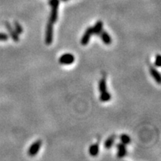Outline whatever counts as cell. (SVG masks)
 I'll use <instances>...</instances> for the list:
<instances>
[{
  "mask_svg": "<svg viewBox=\"0 0 161 161\" xmlns=\"http://www.w3.org/2000/svg\"><path fill=\"white\" fill-rule=\"evenodd\" d=\"M60 1L59 0H50L49 5L52 7L51 13H50V18L48 23L52 24H55V22L58 20V6H59Z\"/></svg>",
  "mask_w": 161,
  "mask_h": 161,
  "instance_id": "1",
  "label": "cell"
},
{
  "mask_svg": "<svg viewBox=\"0 0 161 161\" xmlns=\"http://www.w3.org/2000/svg\"><path fill=\"white\" fill-rule=\"evenodd\" d=\"M53 41V24L48 23L46 28V37H45V43L46 45L52 44Z\"/></svg>",
  "mask_w": 161,
  "mask_h": 161,
  "instance_id": "2",
  "label": "cell"
},
{
  "mask_svg": "<svg viewBox=\"0 0 161 161\" xmlns=\"http://www.w3.org/2000/svg\"><path fill=\"white\" fill-rule=\"evenodd\" d=\"M59 63L62 65H70L75 61V57L70 53H66L62 55L59 58Z\"/></svg>",
  "mask_w": 161,
  "mask_h": 161,
  "instance_id": "3",
  "label": "cell"
},
{
  "mask_svg": "<svg viewBox=\"0 0 161 161\" xmlns=\"http://www.w3.org/2000/svg\"><path fill=\"white\" fill-rule=\"evenodd\" d=\"M42 145L41 140H37L31 145L28 151V154L31 157H34L39 152L40 147Z\"/></svg>",
  "mask_w": 161,
  "mask_h": 161,
  "instance_id": "4",
  "label": "cell"
},
{
  "mask_svg": "<svg viewBox=\"0 0 161 161\" xmlns=\"http://www.w3.org/2000/svg\"><path fill=\"white\" fill-rule=\"evenodd\" d=\"M92 34H93V28H92V27H89V28H87L84 34L82 36L81 40H80V44L82 46H86V45L88 44L90 38H91Z\"/></svg>",
  "mask_w": 161,
  "mask_h": 161,
  "instance_id": "5",
  "label": "cell"
},
{
  "mask_svg": "<svg viewBox=\"0 0 161 161\" xmlns=\"http://www.w3.org/2000/svg\"><path fill=\"white\" fill-rule=\"evenodd\" d=\"M117 148V157L119 158H122L125 157L127 154V149L125 144L119 143L116 145Z\"/></svg>",
  "mask_w": 161,
  "mask_h": 161,
  "instance_id": "6",
  "label": "cell"
},
{
  "mask_svg": "<svg viewBox=\"0 0 161 161\" xmlns=\"http://www.w3.org/2000/svg\"><path fill=\"white\" fill-rule=\"evenodd\" d=\"M5 26L7 27V28H8V31H9L10 34H11V38H12V39L14 40L15 42H18L20 40V38H19V36H18V34L16 32V31L15 30H13L12 28V27L11 26V25L9 24L8 23H5Z\"/></svg>",
  "mask_w": 161,
  "mask_h": 161,
  "instance_id": "7",
  "label": "cell"
},
{
  "mask_svg": "<svg viewBox=\"0 0 161 161\" xmlns=\"http://www.w3.org/2000/svg\"><path fill=\"white\" fill-rule=\"evenodd\" d=\"M92 28H93V34L99 35L103 31V23L102 21H98Z\"/></svg>",
  "mask_w": 161,
  "mask_h": 161,
  "instance_id": "8",
  "label": "cell"
},
{
  "mask_svg": "<svg viewBox=\"0 0 161 161\" xmlns=\"http://www.w3.org/2000/svg\"><path fill=\"white\" fill-rule=\"evenodd\" d=\"M99 35L101 38H102V41H103V43H105V45H110V43H112V39L111 38H110V34L106 32V31H102V33H101Z\"/></svg>",
  "mask_w": 161,
  "mask_h": 161,
  "instance_id": "9",
  "label": "cell"
},
{
  "mask_svg": "<svg viewBox=\"0 0 161 161\" xmlns=\"http://www.w3.org/2000/svg\"><path fill=\"white\" fill-rule=\"evenodd\" d=\"M150 73L152 75V76L153 77V78L157 82V84H160V75L159 73V72L156 70L154 67H151L150 68Z\"/></svg>",
  "mask_w": 161,
  "mask_h": 161,
  "instance_id": "10",
  "label": "cell"
},
{
  "mask_svg": "<svg viewBox=\"0 0 161 161\" xmlns=\"http://www.w3.org/2000/svg\"><path fill=\"white\" fill-rule=\"evenodd\" d=\"M98 152H99V148H98V144H93L89 148V153L93 157H95V156L98 155Z\"/></svg>",
  "mask_w": 161,
  "mask_h": 161,
  "instance_id": "11",
  "label": "cell"
},
{
  "mask_svg": "<svg viewBox=\"0 0 161 161\" xmlns=\"http://www.w3.org/2000/svg\"><path fill=\"white\" fill-rule=\"evenodd\" d=\"M110 98H111V95H110V93H108L107 90L106 91L101 93V95H100L101 102H108V101L110 100Z\"/></svg>",
  "mask_w": 161,
  "mask_h": 161,
  "instance_id": "12",
  "label": "cell"
},
{
  "mask_svg": "<svg viewBox=\"0 0 161 161\" xmlns=\"http://www.w3.org/2000/svg\"><path fill=\"white\" fill-rule=\"evenodd\" d=\"M114 142H115V137L114 136H111L109 137L108 139H107L106 141L105 142V147L106 148H110L112 147V145H113Z\"/></svg>",
  "mask_w": 161,
  "mask_h": 161,
  "instance_id": "13",
  "label": "cell"
},
{
  "mask_svg": "<svg viewBox=\"0 0 161 161\" xmlns=\"http://www.w3.org/2000/svg\"><path fill=\"white\" fill-rule=\"evenodd\" d=\"M98 90H99L100 93H102V92H105L107 90V84L105 79L100 80L99 84H98Z\"/></svg>",
  "mask_w": 161,
  "mask_h": 161,
  "instance_id": "14",
  "label": "cell"
},
{
  "mask_svg": "<svg viewBox=\"0 0 161 161\" xmlns=\"http://www.w3.org/2000/svg\"><path fill=\"white\" fill-rule=\"evenodd\" d=\"M120 140L122 143L125 144V145H127L131 142V138L127 134H122L120 136Z\"/></svg>",
  "mask_w": 161,
  "mask_h": 161,
  "instance_id": "15",
  "label": "cell"
},
{
  "mask_svg": "<svg viewBox=\"0 0 161 161\" xmlns=\"http://www.w3.org/2000/svg\"><path fill=\"white\" fill-rule=\"evenodd\" d=\"M14 28H15V31H16V32L18 34H20L23 33V27L21 26V25L18 22H15L14 23Z\"/></svg>",
  "mask_w": 161,
  "mask_h": 161,
  "instance_id": "16",
  "label": "cell"
},
{
  "mask_svg": "<svg viewBox=\"0 0 161 161\" xmlns=\"http://www.w3.org/2000/svg\"><path fill=\"white\" fill-rule=\"evenodd\" d=\"M154 66L157 67L160 66V55H157V56H156L155 61H154Z\"/></svg>",
  "mask_w": 161,
  "mask_h": 161,
  "instance_id": "17",
  "label": "cell"
},
{
  "mask_svg": "<svg viewBox=\"0 0 161 161\" xmlns=\"http://www.w3.org/2000/svg\"><path fill=\"white\" fill-rule=\"evenodd\" d=\"M8 39V36L6 34L0 33V40H1V41H5V40H7Z\"/></svg>",
  "mask_w": 161,
  "mask_h": 161,
  "instance_id": "18",
  "label": "cell"
},
{
  "mask_svg": "<svg viewBox=\"0 0 161 161\" xmlns=\"http://www.w3.org/2000/svg\"><path fill=\"white\" fill-rule=\"evenodd\" d=\"M63 1H67V0H63Z\"/></svg>",
  "mask_w": 161,
  "mask_h": 161,
  "instance_id": "19",
  "label": "cell"
}]
</instances>
